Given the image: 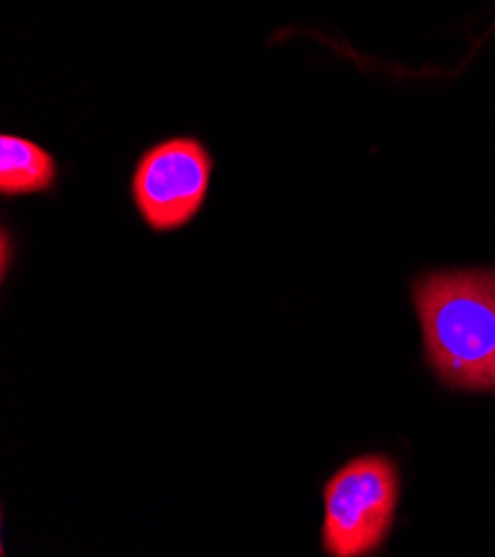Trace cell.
I'll list each match as a JSON object with an SVG mask.
<instances>
[{
	"label": "cell",
	"instance_id": "obj_1",
	"mask_svg": "<svg viewBox=\"0 0 495 557\" xmlns=\"http://www.w3.org/2000/svg\"><path fill=\"white\" fill-rule=\"evenodd\" d=\"M424 354L454 392L495 394V271H431L413 283Z\"/></svg>",
	"mask_w": 495,
	"mask_h": 557
},
{
	"label": "cell",
	"instance_id": "obj_2",
	"mask_svg": "<svg viewBox=\"0 0 495 557\" xmlns=\"http://www.w3.org/2000/svg\"><path fill=\"white\" fill-rule=\"evenodd\" d=\"M400 499L398 465L367 454L349 460L324 484L322 548L332 557H364L387 542Z\"/></svg>",
	"mask_w": 495,
	"mask_h": 557
},
{
	"label": "cell",
	"instance_id": "obj_3",
	"mask_svg": "<svg viewBox=\"0 0 495 557\" xmlns=\"http://www.w3.org/2000/svg\"><path fill=\"white\" fill-rule=\"evenodd\" d=\"M211 170V153L196 138H172L151 147L132 178L138 213L158 234L185 227L207 198Z\"/></svg>",
	"mask_w": 495,
	"mask_h": 557
},
{
	"label": "cell",
	"instance_id": "obj_4",
	"mask_svg": "<svg viewBox=\"0 0 495 557\" xmlns=\"http://www.w3.org/2000/svg\"><path fill=\"white\" fill-rule=\"evenodd\" d=\"M57 160L36 143L21 136L0 138V194L25 196L53 187Z\"/></svg>",
	"mask_w": 495,
	"mask_h": 557
}]
</instances>
